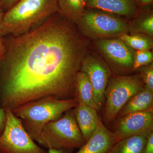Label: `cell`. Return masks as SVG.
I'll return each mask as SVG.
<instances>
[{"label":"cell","instance_id":"1","mask_svg":"<svg viewBox=\"0 0 153 153\" xmlns=\"http://www.w3.org/2000/svg\"><path fill=\"white\" fill-rule=\"evenodd\" d=\"M90 41L60 13L25 34L12 36L5 42L0 60L3 108L13 110L47 97L76 98V75Z\"/></svg>","mask_w":153,"mask_h":153},{"label":"cell","instance_id":"2","mask_svg":"<svg viewBox=\"0 0 153 153\" xmlns=\"http://www.w3.org/2000/svg\"><path fill=\"white\" fill-rule=\"evenodd\" d=\"M57 13V0H19L4 13L0 23L2 36L25 34Z\"/></svg>","mask_w":153,"mask_h":153},{"label":"cell","instance_id":"3","mask_svg":"<svg viewBox=\"0 0 153 153\" xmlns=\"http://www.w3.org/2000/svg\"><path fill=\"white\" fill-rule=\"evenodd\" d=\"M78 104L76 98L61 100L47 97L22 105L12 111L36 142L45 125L59 119Z\"/></svg>","mask_w":153,"mask_h":153},{"label":"cell","instance_id":"4","mask_svg":"<svg viewBox=\"0 0 153 153\" xmlns=\"http://www.w3.org/2000/svg\"><path fill=\"white\" fill-rule=\"evenodd\" d=\"M44 148L54 149H79L85 143L77 125L74 109L44 127L36 141Z\"/></svg>","mask_w":153,"mask_h":153},{"label":"cell","instance_id":"5","mask_svg":"<svg viewBox=\"0 0 153 153\" xmlns=\"http://www.w3.org/2000/svg\"><path fill=\"white\" fill-rule=\"evenodd\" d=\"M76 25L82 36L94 41L119 38L129 32L123 18L97 9H85Z\"/></svg>","mask_w":153,"mask_h":153},{"label":"cell","instance_id":"6","mask_svg":"<svg viewBox=\"0 0 153 153\" xmlns=\"http://www.w3.org/2000/svg\"><path fill=\"white\" fill-rule=\"evenodd\" d=\"M144 87L140 74L111 76L105 92L103 121L106 124L112 122L130 99Z\"/></svg>","mask_w":153,"mask_h":153},{"label":"cell","instance_id":"7","mask_svg":"<svg viewBox=\"0 0 153 153\" xmlns=\"http://www.w3.org/2000/svg\"><path fill=\"white\" fill-rule=\"evenodd\" d=\"M4 109L7 123L0 135V151L4 153H48L35 142L12 111L8 108Z\"/></svg>","mask_w":153,"mask_h":153},{"label":"cell","instance_id":"8","mask_svg":"<svg viewBox=\"0 0 153 153\" xmlns=\"http://www.w3.org/2000/svg\"><path fill=\"white\" fill-rule=\"evenodd\" d=\"M80 71L88 76L93 88L96 103L101 109L105 102V89L111 76L109 65L97 54L88 51L82 60Z\"/></svg>","mask_w":153,"mask_h":153},{"label":"cell","instance_id":"9","mask_svg":"<svg viewBox=\"0 0 153 153\" xmlns=\"http://www.w3.org/2000/svg\"><path fill=\"white\" fill-rule=\"evenodd\" d=\"M94 44L109 63L120 68L132 69L134 51L119 38L97 40Z\"/></svg>","mask_w":153,"mask_h":153},{"label":"cell","instance_id":"10","mask_svg":"<svg viewBox=\"0 0 153 153\" xmlns=\"http://www.w3.org/2000/svg\"><path fill=\"white\" fill-rule=\"evenodd\" d=\"M114 132L122 139L137 135L148 137L153 132V110L120 117Z\"/></svg>","mask_w":153,"mask_h":153},{"label":"cell","instance_id":"11","mask_svg":"<svg viewBox=\"0 0 153 153\" xmlns=\"http://www.w3.org/2000/svg\"><path fill=\"white\" fill-rule=\"evenodd\" d=\"M121 139L114 132L107 129L100 120L93 134L75 153H107L115 143Z\"/></svg>","mask_w":153,"mask_h":153},{"label":"cell","instance_id":"12","mask_svg":"<svg viewBox=\"0 0 153 153\" xmlns=\"http://www.w3.org/2000/svg\"><path fill=\"white\" fill-rule=\"evenodd\" d=\"M86 8L99 9L128 18L136 16L139 13L135 0H87Z\"/></svg>","mask_w":153,"mask_h":153},{"label":"cell","instance_id":"13","mask_svg":"<svg viewBox=\"0 0 153 153\" xmlns=\"http://www.w3.org/2000/svg\"><path fill=\"white\" fill-rule=\"evenodd\" d=\"M73 109L77 125L85 143L95 131L100 120L97 110L80 103Z\"/></svg>","mask_w":153,"mask_h":153},{"label":"cell","instance_id":"14","mask_svg":"<svg viewBox=\"0 0 153 153\" xmlns=\"http://www.w3.org/2000/svg\"><path fill=\"white\" fill-rule=\"evenodd\" d=\"M153 92L144 87L130 99L118 115L122 117L133 113L153 110Z\"/></svg>","mask_w":153,"mask_h":153},{"label":"cell","instance_id":"15","mask_svg":"<svg viewBox=\"0 0 153 153\" xmlns=\"http://www.w3.org/2000/svg\"><path fill=\"white\" fill-rule=\"evenodd\" d=\"M76 98L79 103L85 104L99 110L94 100L93 88L87 74L79 71L76 75Z\"/></svg>","mask_w":153,"mask_h":153},{"label":"cell","instance_id":"16","mask_svg":"<svg viewBox=\"0 0 153 153\" xmlns=\"http://www.w3.org/2000/svg\"><path fill=\"white\" fill-rule=\"evenodd\" d=\"M148 137L137 135L120 140L107 153H144Z\"/></svg>","mask_w":153,"mask_h":153},{"label":"cell","instance_id":"17","mask_svg":"<svg viewBox=\"0 0 153 153\" xmlns=\"http://www.w3.org/2000/svg\"><path fill=\"white\" fill-rule=\"evenodd\" d=\"M87 0H57L60 13L76 24L86 8Z\"/></svg>","mask_w":153,"mask_h":153},{"label":"cell","instance_id":"18","mask_svg":"<svg viewBox=\"0 0 153 153\" xmlns=\"http://www.w3.org/2000/svg\"><path fill=\"white\" fill-rule=\"evenodd\" d=\"M129 32L131 34L146 35L151 38L153 37V15L152 13L141 15L128 24Z\"/></svg>","mask_w":153,"mask_h":153},{"label":"cell","instance_id":"19","mask_svg":"<svg viewBox=\"0 0 153 153\" xmlns=\"http://www.w3.org/2000/svg\"><path fill=\"white\" fill-rule=\"evenodd\" d=\"M129 47L136 51H151L153 49L152 38L143 34H124L119 37Z\"/></svg>","mask_w":153,"mask_h":153},{"label":"cell","instance_id":"20","mask_svg":"<svg viewBox=\"0 0 153 153\" xmlns=\"http://www.w3.org/2000/svg\"><path fill=\"white\" fill-rule=\"evenodd\" d=\"M153 53L151 51H136L134 53V63L132 70H136L143 66L153 63Z\"/></svg>","mask_w":153,"mask_h":153},{"label":"cell","instance_id":"21","mask_svg":"<svg viewBox=\"0 0 153 153\" xmlns=\"http://www.w3.org/2000/svg\"><path fill=\"white\" fill-rule=\"evenodd\" d=\"M140 74L142 77L145 87L153 92V63L140 68Z\"/></svg>","mask_w":153,"mask_h":153},{"label":"cell","instance_id":"22","mask_svg":"<svg viewBox=\"0 0 153 153\" xmlns=\"http://www.w3.org/2000/svg\"><path fill=\"white\" fill-rule=\"evenodd\" d=\"M7 120V116L5 110L4 108H0V135L4 130Z\"/></svg>","mask_w":153,"mask_h":153},{"label":"cell","instance_id":"23","mask_svg":"<svg viewBox=\"0 0 153 153\" xmlns=\"http://www.w3.org/2000/svg\"><path fill=\"white\" fill-rule=\"evenodd\" d=\"M144 153H153V132L148 137Z\"/></svg>","mask_w":153,"mask_h":153},{"label":"cell","instance_id":"24","mask_svg":"<svg viewBox=\"0 0 153 153\" xmlns=\"http://www.w3.org/2000/svg\"><path fill=\"white\" fill-rule=\"evenodd\" d=\"M73 149H48V153H71Z\"/></svg>","mask_w":153,"mask_h":153},{"label":"cell","instance_id":"25","mask_svg":"<svg viewBox=\"0 0 153 153\" xmlns=\"http://www.w3.org/2000/svg\"><path fill=\"white\" fill-rule=\"evenodd\" d=\"M19 1V0H4L2 4L6 8L10 9Z\"/></svg>","mask_w":153,"mask_h":153},{"label":"cell","instance_id":"26","mask_svg":"<svg viewBox=\"0 0 153 153\" xmlns=\"http://www.w3.org/2000/svg\"><path fill=\"white\" fill-rule=\"evenodd\" d=\"M5 50V44L4 41L2 39L1 36H0V60L1 59Z\"/></svg>","mask_w":153,"mask_h":153},{"label":"cell","instance_id":"27","mask_svg":"<svg viewBox=\"0 0 153 153\" xmlns=\"http://www.w3.org/2000/svg\"><path fill=\"white\" fill-rule=\"evenodd\" d=\"M153 1V0H138V4L142 5H145L152 3Z\"/></svg>","mask_w":153,"mask_h":153},{"label":"cell","instance_id":"28","mask_svg":"<svg viewBox=\"0 0 153 153\" xmlns=\"http://www.w3.org/2000/svg\"><path fill=\"white\" fill-rule=\"evenodd\" d=\"M4 15V13H3L2 10L1 8V4H0V23L1 22V20L3 19Z\"/></svg>","mask_w":153,"mask_h":153},{"label":"cell","instance_id":"29","mask_svg":"<svg viewBox=\"0 0 153 153\" xmlns=\"http://www.w3.org/2000/svg\"><path fill=\"white\" fill-rule=\"evenodd\" d=\"M3 1H4V0H0V4H3Z\"/></svg>","mask_w":153,"mask_h":153},{"label":"cell","instance_id":"30","mask_svg":"<svg viewBox=\"0 0 153 153\" xmlns=\"http://www.w3.org/2000/svg\"><path fill=\"white\" fill-rule=\"evenodd\" d=\"M136 3H138V0H135Z\"/></svg>","mask_w":153,"mask_h":153},{"label":"cell","instance_id":"31","mask_svg":"<svg viewBox=\"0 0 153 153\" xmlns=\"http://www.w3.org/2000/svg\"><path fill=\"white\" fill-rule=\"evenodd\" d=\"M0 36H2L1 33V31H0Z\"/></svg>","mask_w":153,"mask_h":153},{"label":"cell","instance_id":"32","mask_svg":"<svg viewBox=\"0 0 153 153\" xmlns=\"http://www.w3.org/2000/svg\"><path fill=\"white\" fill-rule=\"evenodd\" d=\"M0 153H3L2 152H1V151H0Z\"/></svg>","mask_w":153,"mask_h":153}]
</instances>
